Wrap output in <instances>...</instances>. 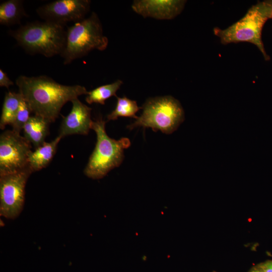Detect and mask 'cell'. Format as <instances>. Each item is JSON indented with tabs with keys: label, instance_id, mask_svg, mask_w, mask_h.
<instances>
[{
	"label": "cell",
	"instance_id": "1",
	"mask_svg": "<svg viewBox=\"0 0 272 272\" xmlns=\"http://www.w3.org/2000/svg\"><path fill=\"white\" fill-rule=\"evenodd\" d=\"M16 84L32 112L50 123L55 121L65 103L88 93L84 86L62 85L46 76L21 75Z\"/></svg>",
	"mask_w": 272,
	"mask_h": 272
},
{
	"label": "cell",
	"instance_id": "2",
	"mask_svg": "<svg viewBox=\"0 0 272 272\" xmlns=\"http://www.w3.org/2000/svg\"><path fill=\"white\" fill-rule=\"evenodd\" d=\"M9 34L26 52L46 57L61 55L65 45V26L49 21H34L10 30Z\"/></svg>",
	"mask_w": 272,
	"mask_h": 272
},
{
	"label": "cell",
	"instance_id": "3",
	"mask_svg": "<svg viewBox=\"0 0 272 272\" xmlns=\"http://www.w3.org/2000/svg\"><path fill=\"white\" fill-rule=\"evenodd\" d=\"M272 16V1L259 2L251 6L239 21L225 29L214 28V34L221 43L248 42L255 45L266 60L270 59L262 40V32L264 24Z\"/></svg>",
	"mask_w": 272,
	"mask_h": 272
},
{
	"label": "cell",
	"instance_id": "4",
	"mask_svg": "<svg viewBox=\"0 0 272 272\" xmlns=\"http://www.w3.org/2000/svg\"><path fill=\"white\" fill-rule=\"evenodd\" d=\"M107 121L99 117L93 121L91 129L95 131L97 142L84 170L85 175L93 179H99L120 165L124 159V150L130 145V140L122 138L118 140L110 138L106 133Z\"/></svg>",
	"mask_w": 272,
	"mask_h": 272
},
{
	"label": "cell",
	"instance_id": "5",
	"mask_svg": "<svg viewBox=\"0 0 272 272\" xmlns=\"http://www.w3.org/2000/svg\"><path fill=\"white\" fill-rule=\"evenodd\" d=\"M108 44L100 20L97 14L92 12L87 18L67 27L65 45L60 56L64 64H68L93 50H105Z\"/></svg>",
	"mask_w": 272,
	"mask_h": 272
},
{
	"label": "cell",
	"instance_id": "6",
	"mask_svg": "<svg viewBox=\"0 0 272 272\" xmlns=\"http://www.w3.org/2000/svg\"><path fill=\"white\" fill-rule=\"evenodd\" d=\"M141 109L143 113L136 120L127 126L129 129L138 127L151 128L170 134L175 131L184 120V112L178 100L171 96L148 99Z\"/></svg>",
	"mask_w": 272,
	"mask_h": 272
},
{
	"label": "cell",
	"instance_id": "7",
	"mask_svg": "<svg viewBox=\"0 0 272 272\" xmlns=\"http://www.w3.org/2000/svg\"><path fill=\"white\" fill-rule=\"evenodd\" d=\"M33 172L29 166L11 174L0 176V215L8 219H16L25 202V186Z\"/></svg>",
	"mask_w": 272,
	"mask_h": 272
},
{
	"label": "cell",
	"instance_id": "8",
	"mask_svg": "<svg viewBox=\"0 0 272 272\" xmlns=\"http://www.w3.org/2000/svg\"><path fill=\"white\" fill-rule=\"evenodd\" d=\"M32 144L20 133L7 130L0 135V176L21 171L29 166Z\"/></svg>",
	"mask_w": 272,
	"mask_h": 272
},
{
	"label": "cell",
	"instance_id": "9",
	"mask_svg": "<svg viewBox=\"0 0 272 272\" xmlns=\"http://www.w3.org/2000/svg\"><path fill=\"white\" fill-rule=\"evenodd\" d=\"M89 0H56L39 7L38 15L43 20L65 26L70 22H80L90 8Z\"/></svg>",
	"mask_w": 272,
	"mask_h": 272
},
{
	"label": "cell",
	"instance_id": "10",
	"mask_svg": "<svg viewBox=\"0 0 272 272\" xmlns=\"http://www.w3.org/2000/svg\"><path fill=\"white\" fill-rule=\"evenodd\" d=\"M70 113L63 116L58 135L62 138L70 135H87L93 120L91 118L92 109L83 103L78 98L73 100Z\"/></svg>",
	"mask_w": 272,
	"mask_h": 272
},
{
	"label": "cell",
	"instance_id": "11",
	"mask_svg": "<svg viewBox=\"0 0 272 272\" xmlns=\"http://www.w3.org/2000/svg\"><path fill=\"white\" fill-rule=\"evenodd\" d=\"M185 3V1L180 0H136L131 8L145 18L170 20L181 13Z\"/></svg>",
	"mask_w": 272,
	"mask_h": 272
},
{
	"label": "cell",
	"instance_id": "12",
	"mask_svg": "<svg viewBox=\"0 0 272 272\" xmlns=\"http://www.w3.org/2000/svg\"><path fill=\"white\" fill-rule=\"evenodd\" d=\"M62 138L59 135L50 142H44L29 154L28 163L32 171H39L48 166L54 156Z\"/></svg>",
	"mask_w": 272,
	"mask_h": 272
},
{
	"label": "cell",
	"instance_id": "13",
	"mask_svg": "<svg viewBox=\"0 0 272 272\" xmlns=\"http://www.w3.org/2000/svg\"><path fill=\"white\" fill-rule=\"evenodd\" d=\"M50 123L48 120L41 116L35 115L31 116L22 130L23 136L35 149L37 148L45 142V138L49 133Z\"/></svg>",
	"mask_w": 272,
	"mask_h": 272
},
{
	"label": "cell",
	"instance_id": "14",
	"mask_svg": "<svg viewBox=\"0 0 272 272\" xmlns=\"http://www.w3.org/2000/svg\"><path fill=\"white\" fill-rule=\"evenodd\" d=\"M27 16L23 1L8 0L0 4V24L2 25L20 24L21 20Z\"/></svg>",
	"mask_w": 272,
	"mask_h": 272
},
{
	"label": "cell",
	"instance_id": "15",
	"mask_svg": "<svg viewBox=\"0 0 272 272\" xmlns=\"http://www.w3.org/2000/svg\"><path fill=\"white\" fill-rule=\"evenodd\" d=\"M22 99L20 93L8 91L6 93L0 119V128L13 123Z\"/></svg>",
	"mask_w": 272,
	"mask_h": 272
},
{
	"label": "cell",
	"instance_id": "16",
	"mask_svg": "<svg viewBox=\"0 0 272 272\" xmlns=\"http://www.w3.org/2000/svg\"><path fill=\"white\" fill-rule=\"evenodd\" d=\"M122 84V81L117 80L112 83L98 87L88 91L85 100L89 104L94 103L104 105L107 99L112 96L117 97L116 93Z\"/></svg>",
	"mask_w": 272,
	"mask_h": 272
},
{
	"label": "cell",
	"instance_id": "17",
	"mask_svg": "<svg viewBox=\"0 0 272 272\" xmlns=\"http://www.w3.org/2000/svg\"><path fill=\"white\" fill-rule=\"evenodd\" d=\"M117 104L115 109L107 116V121L117 119L119 117H132L137 119L136 113L141 109L138 106L135 101L126 97H116Z\"/></svg>",
	"mask_w": 272,
	"mask_h": 272
},
{
	"label": "cell",
	"instance_id": "18",
	"mask_svg": "<svg viewBox=\"0 0 272 272\" xmlns=\"http://www.w3.org/2000/svg\"><path fill=\"white\" fill-rule=\"evenodd\" d=\"M31 112L29 106L22 97L16 117L11 125L12 130L20 133L24 125L31 117L30 113Z\"/></svg>",
	"mask_w": 272,
	"mask_h": 272
},
{
	"label": "cell",
	"instance_id": "19",
	"mask_svg": "<svg viewBox=\"0 0 272 272\" xmlns=\"http://www.w3.org/2000/svg\"><path fill=\"white\" fill-rule=\"evenodd\" d=\"M14 82L9 78L7 74L0 69V86L8 89L10 86L13 85Z\"/></svg>",
	"mask_w": 272,
	"mask_h": 272
},
{
	"label": "cell",
	"instance_id": "20",
	"mask_svg": "<svg viewBox=\"0 0 272 272\" xmlns=\"http://www.w3.org/2000/svg\"><path fill=\"white\" fill-rule=\"evenodd\" d=\"M258 265L263 272H272V260L266 261Z\"/></svg>",
	"mask_w": 272,
	"mask_h": 272
},
{
	"label": "cell",
	"instance_id": "21",
	"mask_svg": "<svg viewBox=\"0 0 272 272\" xmlns=\"http://www.w3.org/2000/svg\"><path fill=\"white\" fill-rule=\"evenodd\" d=\"M249 272H263L259 265L252 267Z\"/></svg>",
	"mask_w": 272,
	"mask_h": 272
},
{
	"label": "cell",
	"instance_id": "22",
	"mask_svg": "<svg viewBox=\"0 0 272 272\" xmlns=\"http://www.w3.org/2000/svg\"><path fill=\"white\" fill-rule=\"evenodd\" d=\"M213 272H216V271H213Z\"/></svg>",
	"mask_w": 272,
	"mask_h": 272
},
{
	"label": "cell",
	"instance_id": "23",
	"mask_svg": "<svg viewBox=\"0 0 272 272\" xmlns=\"http://www.w3.org/2000/svg\"><path fill=\"white\" fill-rule=\"evenodd\" d=\"M271 19H272V16H271Z\"/></svg>",
	"mask_w": 272,
	"mask_h": 272
}]
</instances>
